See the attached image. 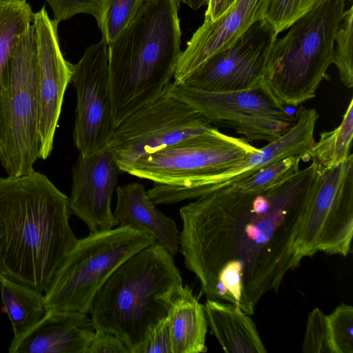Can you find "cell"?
Returning a JSON list of instances; mask_svg holds the SVG:
<instances>
[{
	"mask_svg": "<svg viewBox=\"0 0 353 353\" xmlns=\"http://www.w3.org/2000/svg\"><path fill=\"white\" fill-rule=\"evenodd\" d=\"M277 33L264 18L253 23L230 46L205 60L182 83L200 90H248L265 83Z\"/></svg>",
	"mask_w": 353,
	"mask_h": 353,
	"instance_id": "obj_13",
	"label": "cell"
},
{
	"mask_svg": "<svg viewBox=\"0 0 353 353\" xmlns=\"http://www.w3.org/2000/svg\"><path fill=\"white\" fill-rule=\"evenodd\" d=\"M88 353H130L128 349L112 333L96 330Z\"/></svg>",
	"mask_w": 353,
	"mask_h": 353,
	"instance_id": "obj_32",
	"label": "cell"
},
{
	"mask_svg": "<svg viewBox=\"0 0 353 353\" xmlns=\"http://www.w3.org/2000/svg\"><path fill=\"white\" fill-rule=\"evenodd\" d=\"M158 300L166 308L172 353L206 352L208 321L205 306L191 288L179 285Z\"/></svg>",
	"mask_w": 353,
	"mask_h": 353,
	"instance_id": "obj_19",
	"label": "cell"
},
{
	"mask_svg": "<svg viewBox=\"0 0 353 353\" xmlns=\"http://www.w3.org/2000/svg\"><path fill=\"white\" fill-rule=\"evenodd\" d=\"M181 284L173 256L160 243L150 244L124 261L101 286L89 312L93 327L139 353L149 328L166 317L158 298Z\"/></svg>",
	"mask_w": 353,
	"mask_h": 353,
	"instance_id": "obj_4",
	"label": "cell"
},
{
	"mask_svg": "<svg viewBox=\"0 0 353 353\" xmlns=\"http://www.w3.org/2000/svg\"><path fill=\"white\" fill-rule=\"evenodd\" d=\"M139 353H172L170 327L166 317L149 328Z\"/></svg>",
	"mask_w": 353,
	"mask_h": 353,
	"instance_id": "obj_30",
	"label": "cell"
},
{
	"mask_svg": "<svg viewBox=\"0 0 353 353\" xmlns=\"http://www.w3.org/2000/svg\"><path fill=\"white\" fill-rule=\"evenodd\" d=\"M155 242L150 234L119 226L78 239L44 292L47 309L88 314L97 292L116 268Z\"/></svg>",
	"mask_w": 353,
	"mask_h": 353,
	"instance_id": "obj_8",
	"label": "cell"
},
{
	"mask_svg": "<svg viewBox=\"0 0 353 353\" xmlns=\"http://www.w3.org/2000/svg\"><path fill=\"white\" fill-rule=\"evenodd\" d=\"M270 0H236L214 21H205L181 51L174 79L183 83L205 60L230 46L256 21L263 19Z\"/></svg>",
	"mask_w": 353,
	"mask_h": 353,
	"instance_id": "obj_16",
	"label": "cell"
},
{
	"mask_svg": "<svg viewBox=\"0 0 353 353\" xmlns=\"http://www.w3.org/2000/svg\"><path fill=\"white\" fill-rule=\"evenodd\" d=\"M316 165L273 187L245 192L231 186L195 199L179 210V251L208 299L252 315L301 262L296 242Z\"/></svg>",
	"mask_w": 353,
	"mask_h": 353,
	"instance_id": "obj_1",
	"label": "cell"
},
{
	"mask_svg": "<svg viewBox=\"0 0 353 353\" xmlns=\"http://www.w3.org/2000/svg\"><path fill=\"white\" fill-rule=\"evenodd\" d=\"M50 5L54 19L61 22L79 13L92 14L98 12L99 0H46Z\"/></svg>",
	"mask_w": 353,
	"mask_h": 353,
	"instance_id": "obj_31",
	"label": "cell"
},
{
	"mask_svg": "<svg viewBox=\"0 0 353 353\" xmlns=\"http://www.w3.org/2000/svg\"><path fill=\"white\" fill-rule=\"evenodd\" d=\"M70 83L76 90L73 140L81 154L90 155L109 147L116 125L110 90L108 45L102 38L85 49L72 64Z\"/></svg>",
	"mask_w": 353,
	"mask_h": 353,
	"instance_id": "obj_12",
	"label": "cell"
},
{
	"mask_svg": "<svg viewBox=\"0 0 353 353\" xmlns=\"http://www.w3.org/2000/svg\"><path fill=\"white\" fill-rule=\"evenodd\" d=\"M208 324L227 353H265L253 320L235 305L208 299L204 305Z\"/></svg>",
	"mask_w": 353,
	"mask_h": 353,
	"instance_id": "obj_20",
	"label": "cell"
},
{
	"mask_svg": "<svg viewBox=\"0 0 353 353\" xmlns=\"http://www.w3.org/2000/svg\"><path fill=\"white\" fill-rule=\"evenodd\" d=\"M70 212L46 175L0 177V276L45 292L78 240Z\"/></svg>",
	"mask_w": 353,
	"mask_h": 353,
	"instance_id": "obj_2",
	"label": "cell"
},
{
	"mask_svg": "<svg viewBox=\"0 0 353 353\" xmlns=\"http://www.w3.org/2000/svg\"><path fill=\"white\" fill-rule=\"evenodd\" d=\"M201 1H205V0H201Z\"/></svg>",
	"mask_w": 353,
	"mask_h": 353,
	"instance_id": "obj_34",
	"label": "cell"
},
{
	"mask_svg": "<svg viewBox=\"0 0 353 353\" xmlns=\"http://www.w3.org/2000/svg\"><path fill=\"white\" fill-rule=\"evenodd\" d=\"M345 1L320 0L276 40L265 83L284 105L296 107L314 98L327 78Z\"/></svg>",
	"mask_w": 353,
	"mask_h": 353,
	"instance_id": "obj_5",
	"label": "cell"
},
{
	"mask_svg": "<svg viewBox=\"0 0 353 353\" xmlns=\"http://www.w3.org/2000/svg\"><path fill=\"white\" fill-rule=\"evenodd\" d=\"M303 155L291 156L261 169L246 179L230 185L234 189L245 192H261L282 182L297 173L300 162L304 159Z\"/></svg>",
	"mask_w": 353,
	"mask_h": 353,
	"instance_id": "obj_25",
	"label": "cell"
},
{
	"mask_svg": "<svg viewBox=\"0 0 353 353\" xmlns=\"http://www.w3.org/2000/svg\"><path fill=\"white\" fill-rule=\"evenodd\" d=\"M236 0H209L205 21H214L226 11Z\"/></svg>",
	"mask_w": 353,
	"mask_h": 353,
	"instance_id": "obj_33",
	"label": "cell"
},
{
	"mask_svg": "<svg viewBox=\"0 0 353 353\" xmlns=\"http://www.w3.org/2000/svg\"><path fill=\"white\" fill-rule=\"evenodd\" d=\"M212 127L193 108L165 91L117 125L109 146L123 172L142 156L202 134Z\"/></svg>",
	"mask_w": 353,
	"mask_h": 353,
	"instance_id": "obj_11",
	"label": "cell"
},
{
	"mask_svg": "<svg viewBox=\"0 0 353 353\" xmlns=\"http://www.w3.org/2000/svg\"><path fill=\"white\" fill-rule=\"evenodd\" d=\"M320 0H270L264 19L277 34L288 29Z\"/></svg>",
	"mask_w": 353,
	"mask_h": 353,
	"instance_id": "obj_28",
	"label": "cell"
},
{
	"mask_svg": "<svg viewBox=\"0 0 353 353\" xmlns=\"http://www.w3.org/2000/svg\"><path fill=\"white\" fill-rule=\"evenodd\" d=\"M317 168V167H316ZM353 236V154L334 168H317L308 190L296 242L302 261L319 252L347 256Z\"/></svg>",
	"mask_w": 353,
	"mask_h": 353,
	"instance_id": "obj_9",
	"label": "cell"
},
{
	"mask_svg": "<svg viewBox=\"0 0 353 353\" xmlns=\"http://www.w3.org/2000/svg\"><path fill=\"white\" fill-rule=\"evenodd\" d=\"M37 59L32 24L0 74V162L8 176L32 171L39 159Z\"/></svg>",
	"mask_w": 353,
	"mask_h": 353,
	"instance_id": "obj_7",
	"label": "cell"
},
{
	"mask_svg": "<svg viewBox=\"0 0 353 353\" xmlns=\"http://www.w3.org/2000/svg\"><path fill=\"white\" fill-rule=\"evenodd\" d=\"M95 329L88 314L50 310L31 330L12 339L10 353H88Z\"/></svg>",
	"mask_w": 353,
	"mask_h": 353,
	"instance_id": "obj_17",
	"label": "cell"
},
{
	"mask_svg": "<svg viewBox=\"0 0 353 353\" xmlns=\"http://www.w3.org/2000/svg\"><path fill=\"white\" fill-rule=\"evenodd\" d=\"M0 293L12 327V339L23 336L48 311L43 292L9 279L0 276Z\"/></svg>",
	"mask_w": 353,
	"mask_h": 353,
	"instance_id": "obj_21",
	"label": "cell"
},
{
	"mask_svg": "<svg viewBox=\"0 0 353 353\" xmlns=\"http://www.w3.org/2000/svg\"><path fill=\"white\" fill-rule=\"evenodd\" d=\"M59 21L48 16L45 6L34 13L32 26L37 59L39 159L50 154L64 94L70 83L72 63L61 52Z\"/></svg>",
	"mask_w": 353,
	"mask_h": 353,
	"instance_id": "obj_14",
	"label": "cell"
},
{
	"mask_svg": "<svg viewBox=\"0 0 353 353\" xmlns=\"http://www.w3.org/2000/svg\"><path fill=\"white\" fill-rule=\"evenodd\" d=\"M179 0H145L138 13L108 45L116 126L162 95L174 77L181 50Z\"/></svg>",
	"mask_w": 353,
	"mask_h": 353,
	"instance_id": "obj_3",
	"label": "cell"
},
{
	"mask_svg": "<svg viewBox=\"0 0 353 353\" xmlns=\"http://www.w3.org/2000/svg\"><path fill=\"white\" fill-rule=\"evenodd\" d=\"M353 137V99H351L340 125L320 134L306 157L315 163L320 172H324L343 161L351 153Z\"/></svg>",
	"mask_w": 353,
	"mask_h": 353,
	"instance_id": "obj_22",
	"label": "cell"
},
{
	"mask_svg": "<svg viewBox=\"0 0 353 353\" xmlns=\"http://www.w3.org/2000/svg\"><path fill=\"white\" fill-rule=\"evenodd\" d=\"M165 92L185 102L211 124L230 128L248 141H272L296 122V114L263 83L248 90L212 92L171 82Z\"/></svg>",
	"mask_w": 353,
	"mask_h": 353,
	"instance_id": "obj_10",
	"label": "cell"
},
{
	"mask_svg": "<svg viewBox=\"0 0 353 353\" xmlns=\"http://www.w3.org/2000/svg\"><path fill=\"white\" fill-rule=\"evenodd\" d=\"M258 148L243 137H234L216 128L142 156L123 172L150 180L147 191L155 205L172 204L196 199L208 176L239 163Z\"/></svg>",
	"mask_w": 353,
	"mask_h": 353,
	"instance_id": "obj_6",
	"label": "cell"
},
{
	"mask_svg": "<svg viewBox=\"0 0 353 353\" xmlns=\"http://www.w3.org/2000/svg\"><path fill=\"white\" fill-rule=\"evenodd\" d=\"M120 172L110 146L90 155L79 154L77 158L72 169L69 206L90 234L119 225L111 209V199Z\"/></svg>",
	"mask_w": 353,
	"mask_h": 353,
	"instance_id": "obj_15",
	"label": "cell"
},
{
	"mask_svg": "<svg viewBox=\"0 0 353 353\" xmlns=\"http://www.w3.org/2000/svg\"><path fill=\"white\" fill-rule=\"evenodd\" d=\"M33 17L26 0H0V74L17 41L32 25Z\"/></svg>",
	"mask_w": 353,
	"mask_h": 353,
	"instance_id": "obj_23",
	"label": "cell"
},
{
	"mask_svg": "<svg viewBox=\"0 0 353 353\" xmlns=\"http://www.w3.org/2000/svg\"><path fill=\"white\" fill-rule=\"evenodd\" d=\"M334 353H353V307L344 303L327 315Z\"/></svg>",
	"mask_w": 353,
	"mask_h": 353,
	"instance_id": "obj_27",
	"label": "cell"
},
{
	"mask_svg": "<svg viewBox=\"0 0 353 353\" xmlns=\"http://www.w3.org/2000/svg\"><path fill=\"white\" fill-rule=\"evenodd\" d=\"M352 34L353 7L351 6L344 11L336 31L332 61L338 69L341 82L347 88L353 87Z\"/></svg>",
	"mask_w": 353,
	"mask_h": 353,
	"instance_id": "obj_26",
	"label": "cell"
},
{
	"mask_svg": "<svg viewBox=\"0 0 353 353\" xmlns=\"http://www.w3.org/2000/svg\"><path fill=\"white\" fill-rule=\"evenodd\" d=\"M144 1L145 0H99L95 19L108 45L126 29Z\"/></svg>",
	"mask_w": 353,
	"mask_h": 353,
	"instance_id": "obj_24",
	"label": "cell"
},
{
	"mask_svg": "<svg viewBox=\"0 0 353 353\" xmlns=\"http://www.w3.org/2000/svg\"><path fill=\"white\" fill-rule=\"evenodd\" d=\"M113 212L119 227H128L151 235L173 256L179 251L180 232L175 221L163 214L139 182L119 186Z\"/></svg>",
	"mask_w": 353,
	"mask_h": 353,
	"instance_id": "obj_18",
	"label": "cell"
},
{
	"mask_svg": "<svg viewBox=\"0 0 353 353\" xmlns=\"http://www.w3.org/2000/svg\"><path fill=\"white\" fill-rule=\"evenodd\" d=\"M302 352L304 353H334L327 315L318 307H314L308 314Z\"/></svg>",
	"mask_w": 353,
	"mask_h": 353,
	"instance_id": "obj_29",
	"label": "cell"
}]
</instances>
